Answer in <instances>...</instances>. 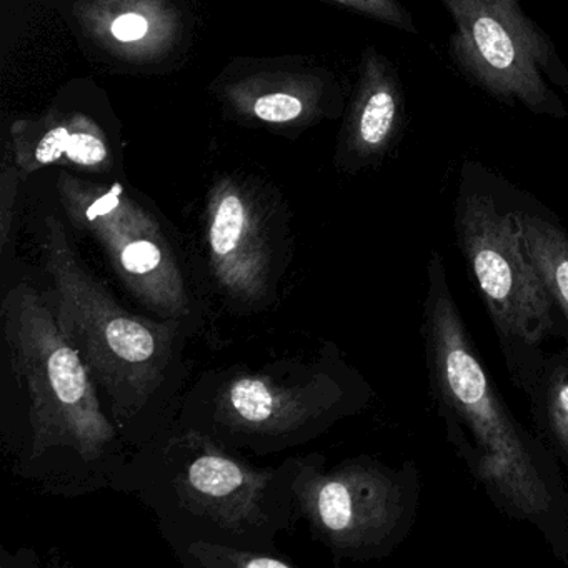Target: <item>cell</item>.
<instances>
[{"mask_svg": "<svg viewBox=\"0 0 568 568\" xmlns=\"http://www.w3.org/2000/svg\"><path fill=\"white\" fill-rule=\"evenodd\" d=\"M364 82L355 115V149L362 158H381L404 124V92L397 72L381 58H371Z\"/></svg>", "mask_w": 568, "mask_h": 568, "instance_id": "cell-11", "label": "cell"}, {"mask_svg": "<svg viewBox=\"0 0 568 568\" xmlns=\"http://www.w3.org/2000/svg\"><path fill=\"white\" fill-rule=\"evenodd\" d=\"M524 394L535 435L568 475V347L538 351L508 371Z\"/></svg>", "mask_w": 568, "mask_h": 568, "instance_id": "cell-9", "label": "cell"}, {"mask_svg": "<svg viewBox=\"0 0 568 568\" xmlns=\"http://www.w3.org/2000/svg\"><path fill=\"white\" fill-rule=\"evenodd\" d=\"M420 335L428 392L448 444L491 505L505 517L531 525L555 558L568 565L564 471L491 381L437 251L427 261Z\"/></svg>", "mask_w": 568, "mask_h": 568, "instance_id": "cell-1", "label": "cell"}, {"mask_svg": "<svg viewBox=\"0 0 568 568\" xmlns=\"http://www.w3.org/2000/svg\"><path fill=\"white\" fill-rule=\"evenodd\" d=\"M227 405L231 414L242 424L264 428L281 427L305 410L298 395H292L258 377L237 378L229 387Z\"/></svg>", "mask_w": 568, "mask_h": 568, "instance_id": "cell-13", "label": "cell"}, {"mask_svg": "<svg viewBox=\"0 0 568 568\" xmlns=\"http://www.w3.org/2000/svg\"><path fill=\"white\" fill-rule=\"evenodd\" d=\"M78 221L95 235L125 287L155 314L184 317L189 291L181 262L161 232L118 194L92 199Z\"/></svg>", "mask_w": 568, "mask_h": 568, "instance_id": "cell-7", "label": "cell"}, {"mask_svg": "<svg viewBox=\"0 0 568 568\" xmlns=\"http://www.w3.org/2000/svg\"><path fill=\"white\" fill-rule=\"evenodd\" d=\"M264 481L214 452L195 457L185 471L189 495L214 515L241 514L255 501Z\"/></svg>", "mask_w": 568, "mask_h": 568, "instance_id": "cell-12", "label": "cell"}, {"mask_svg": "<svg viewBox=\"0 0 568 568\" xmlns=\"http://www.w3.org/2000/svg\"><path fill=\"white\" fill-rule=\"evenodd\" d=\"M62 158L82 165H95L108 158V152L101 139L95 135L58 128L39 142L36 159L39 164H51Z\"/></svg>", "mask_w": 568, "mask_h": 568, "instance_id": "cell-14", "label": "cell"}, {"mask_svg": "<svg viewBox=\"0 0 568 568\" xmlns=\"http://www.w3.org/2000/svg\"><path fill=\"white\" fill-rule=\"evenodd\" d=\"M148 21L139 14L121 16V18L115 19L111 28L112 36L121 42L141 41L148 34Z\"/></svg>", "mask_w": 568, "mask_h": 568, "instance_id": "cell-17", "label": "cell"}, {"mask_svg": "<svg viewBox=\"0 0 568 568\" xmlns=\"http://www.w3.org/2000/svg\"><path fill=\"white\" fill-rule=\"evenodd\" d=\"M515 211L525 252L547 292L560 341L568 347V232L555 214L517 191Z\"/></svg>", "mask_w": 568, "mask_h": 568, "instance_id": "cell-10", "label": "cell"}, {"mask_svg": "<svg viewBox=\"0 0 568 568\" xmlns=\"http://www.w3.org/2000/svg\"><path fill=\"white\" fill-rule=\"evenodd\" d=\"M254 112L264 122H291L302 112L297 98L288 94H271L258 99Z\"/></svg>", "mask_w": 568, "mask_h": 568, "instance_id": "cell-16", "label": "cell"}, {"mask_svg": "<svg viewBox=\"0 0 568 568\" xmlns=\"http://www.w3.org/2000/svg\"><path fill=\"white\" fill-rule=\"evenodd\" d=\"M422 498L415 462L362 458L314 480L312 511L332 545L355 558L392 554L414 528Z\"/></svg>", "mask_w": 568, "mask_h": 568, "instance_id": "cell-6", "label": "cell"}, {"mask_svg": "<svg viewBox=\"0 0 568 568\" xmlns=\"http://www.w3.org/2000/svg\"><path fill=\"white\" fill-rule=\"evenodd\" d=\"M12 372L28 395L32 454H68L84 465L105 464L114 427L102 410L98 382L59 325L48 295L31 285L11 288L2 302Z\"/></svg>", "mask_w": 568, "mask_h": 568, "instance_id": "cell-2", "label": "cell"}, {"mask_svg": "<svg viewBox=\"0 0 568 568\" xmlns=\"http://www.w3.org/2000/svg\"><path fill=\"white\" fill-rule=\"evenodd\" d=\"M454 229L507 372L548 341H560L554 308L521 242L515 189L468 162L455 199Z\"/></svg>", "mask_w": 568, "mask_h": 568, "instance_id": "cell-3", "label": "cell"}, {"mask_svg": "<svg viewBox=\"0 0 568 568\" xmlns=\"http://www.w3.org/2000/svg\"><path fill=\"white\" fill-rule=\"evenodd\" d=\"M192 554L201 560L205 567H237V568H287L291 564L267 557L264 554H251V551H239L234 548L219 547V545L201 544L192 545Z\"/></svg>", "mask_w": 568, "mask_h": 568, "instance_id": "cell-15", "label": "cell"}, {"mask_svg": "<svg viewBox=\"0 0 568 568\" xmlns=\"http://www.w3.org/2000/svg\"><path fill=\"white\" fill-rule=\"evenodd\" d=\"M454 22L447 52L465 81L507 108L568 118V68L521 0H437Z\"/></svg>", "mask_w": 568, "mask_h": 568, "instance_id": "cell-5", "label": "cell"}, {"mask_svg": "<svg viewBox=\"0 0 568 568\" xmlns=\"http://www.w3.org/2000/svg\"><path fill=\"white\" fill-rule=\"evenodd\" d=\"M209 248L214 275L225 291L245 301L265 294L272 257L239 195H224L214 209Z\"/></svg>", "mask_w": 568, "mask_h": 568, "instance_id": "cell-8", "label": "cell"}, {"mask_svg": "<svg viewBox=\"0 0 568 568\" xmlns=\"http://www.w3.org/2000/svg\"><path fill=\"white\" fill-rule=\"evenodd\" d=\"M44 247L59 325L111 395L115 417H131L164 382L174 348L172 327L124 311L79 261L58 224H49Z\"/></svg>", "mask_w": 568, "mask_h": 568, "instance_id": "cell-4", "label": "cell"}]
</instances>
